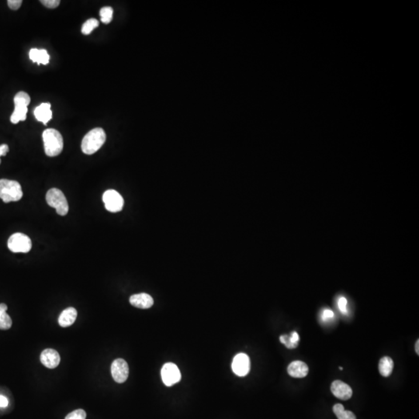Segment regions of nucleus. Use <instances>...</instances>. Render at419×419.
Listing matches in <instances>:
<instances>
[{
  "mask_svg": "<svg viewBox=\"0 0 419 419\" xmlns=\"http://www.w3.org/2000/svg\"><path fill=\"white\" fill-rule=\"evenodd\" d=\"M340 369H341V370H342V369H343V368H342V367H340Z\"/></svg>",
  "mask_w": 419,
  "mask_h": 419,
  "instance_id": "33",
  "label": "nucleus"
},
{
  "mask_svg": "<svg viewBox=\"0 0 419 419\" xmlns=\"http://www.w3.org/2000/svg\"><path fill=\"white\" fill-rule=\"evenodd\" d=\"M288 372L289 376L294 378H304L308 374L309 369L305 363L300 360H296L289 364L288 368Z\"/></svg>",
  "mask_w": 419,
  "mask_h": 419,
  "instance_id": "12",
  "label": "nucleus"
},
{
  "mask_svg": "<svg viewBox=\"0 0 419 419\" xmlns=\"http://www.w3.org/2000/svg\"><path fill=\"white\" fill-rule=\"evenodd\" d=\"M233 372L238 377H245L250 370V360L245 353H239L235 356L232 362Z\"/></svg>",
  "mask_w": 419,
  "mask_h": 419,
  "instance_id": "9",
  "label": "nucleus"
},
{
  "mask_svg": "<svg viewBox=\"0 0 419 419\" xmlns=\"http://www.w3.org/2000/svg\"><path fill=\"white\" fill-rule=\"evenodd\" d=\"M8 152H9V146L7 145L4 144L0 145V157L6 156Z\"/></svg>",
  "mask_w": 419,
  "mask_h": 419,
  "instance_id": "30",
  "label": "nucleus"
},
{
  "mask_svg": "<svg viewBox=\"0 0 419 419\" xmlns=\"http://www.w3.org/2000/svg\"><path fill=\"white\" fill-rule=\"evenodd\" d=\"M29 55H30L31 61L36 62L38 65H41V64L47 65V64H49V59H50L49 53L45 49H41V50L36 49H31L30 51V53H29Z\"/></svg>",
  "mask_w": 419,
  "mask_h": 419,
  "instance_id": "16",
  "label": "nucleus"
},
{
  "mask_svg": "<svg viewBox=\"0 0 419 419\" xmlns=\"http://www.w3.org/2000/svg\"><path fill=\"white\" fill-rule=\"evenodd\" d=\"M46 201L49 206L55 208L56 212L61 216H65L69 212V204L63 192L53 188L46 194Z\"/></svg>",
  "mask_w": 419,
  "mask_h": 419,
  "instance_id": "4",
  "label": "nucleus"
},
{
  "mask_svg": "<svg viewBox=\"0 0 419 419\" xmlns=\"http://www.w3.org/2000/svg\"><path fill=\"white\" fill-rule=\"evenodd\" d=\"M0 163H1V159H0Z\"/></svg>",
  "mask_w": 419,
  "mask_h": 419,
  "instance_id": "34",
  "label": "nucleus"
},
{
  "mask_svg": "<svg viewBox=\"0 0 419 419\" xmlns=\"http://www.w3.org/2000/svg\"><path fill=\"white\" fill-rule=\"evenodd\" d=\"M379 372L383 377H388L392 374L393 369V362L392 358L384 356L379 363Z\"/></svg>",
  "mask_w": 419,
  "mask_h": 419,
  "instance_id": "17",
  "label": "nucleus"
},
{
  "mask_svg": "<svg viewBox=\"0 0 419 419\" xmlns=\"http://www.w3.org/2000/svg\"><path fill=\"white\" fill-rule=\"evenodd\" d=\"M334 316L335 314L333 311L328 309V308L323 309L322 312H321V317L324 321H330L331 319L334 317Z\"/></svg>",
  "mask_w": 419,
  "mask_h": 419,
  "instance_id": "28",
  "label": "nucleus"
},
{
  "mask_svg": "<svg viewBox=\"0 0 419 419\" xmlns=\"http://www.w3.org/2000/svg\"><path fill=\"white\" fill-rule=\"evenodd\" d=\"M336 304H337L338 308L340 309V312L344 314H348V299L343 295H340L336 298Z\"/></svg>",
  "mask_w": 419,
  "mask_h": 419,
  "instance_id": "25",
  "label": "nucleus"
},
{
  "mask_svg": "<svg viewBox=\"0 0 419 419\" xmlns=\"http://www.w3.org/2000/svg\"><path fill=\"white\" fill-rule=\"evenodd\" d=\"M30 103V96L25 92H19L14 97V104L15 105H23V106H28Z\"/></svg>",
  "mask_w": 419,
  "mask_h": 419,
  "instance_id": "21",
  "label": "nucleus"
},
{
  "mask_svg": "<svg viewBox=\"0 0 419 419\" xmlns=\"http://www.w3.org/2000/svg\"><path fill=\"white\" fill-rule=\"evenodd\" d=\"M41 3L46 7L49 9H54L59 6V0H42L41 1Z\"/></svg>",
  "mask_w": 419,
  "mask_h": 419,
  "instance_id": "27",
  "label": "nucleus"
},
{
  "mask_svg": "<svg viewBox=\"0 0 419 419\" xmlns=\"http://www.w3.org/2000/svg\"><path fill=\"white\" fill-rule=\"evenodd\" d=\"M113 10L111 7L106 6V7L102 8L100 11V16H101V21L105 25H107L111 22L113 19Z\"/></svg>",
  "mask_w": 419,
  "mask_h": 419,
  "instance_id": "24",
  "label": "nucleus"
},
{
  "mask_svg": "<svg viewBox=\"0 0 419 419\" xmlns=\"http://www.w3.org/2000/svg\"><path fill=\"white\" fill-rule=\"evenodd\" d=\"M27 113V106L23 105H15L14 111L12 113L10 121L13 124H17L20 121H25Z\"/></svg>",
  "mask_w": 419,
  "mask_h": 419,
  "instance_id": "18",
  "label": "nucleus"
},
{
  "mask_svg": "<svg viewBox=\"0 0 419 419\" xmlns=\"http://www.w3.org/2000/svg\"><path fill=\"white\" fill-rule=\"evenodd\" d=\"M111 373L113 380L118 384L126 381L129 375V367L128 364L123 359H117L111 365Z\"/></svg>",
  "mask_w": 419,
  "mask_h": 419,
  "instance_id": "8",
  "label": "nucleus"
},
{
  "mask_svg": "<svg viewBox=\"0 0 419 419\" xmlns=\"http://www.w3.org/2000/svg\"><path fill=\"white\" fill-rule=\"evenodd\" d=\"M12 326V319L6 312L0 311V329L8 330Z\"/></svg>",
  "mask_w": 419,
  "mask_h": 419,
  "instance_id": "23",
  "label": "nucleus"
},
{
  "mask_svg": "<svg viewBox=\"0 0 419 419\" xmlns=\"http://www.w3.org/2000/svg\"><path fill=\"white\" fill-rule=\"evenodd\" d=\"M34 116L40 122L46 125L52 117V111L51 104L49 103H43L34 109Z\"/></svg>",
  "mask_w": 419,
  "mask_h": 419,
  "instance_id": "14",
  "label": "nucleus"
},
{
  "mask_svg": "<svg viewBox=\"0 0 419 419\" xmlns=\"http://www.w3.org/2000/svg\"><path fill=\"white\" fill-rule=\"evenodd\" d=\"M103 201L106 209L112 213L121 211L125 203L121 195L114 189L106 190L103 196Z\"/></svg>",
  "mask_w": 419,
  "mask_h": 419,
  "instance_id": "6",
  "label": "nucleus"
},
{
  "mask_svg": "<svg viewBox=\"0 0 419 419\" xmlns=\"http://www.w3.org/2000/svg\"><path fill=\"white\" fill-rule=\"evenodd\" d=\"M8 248L14 253H26L32 248L30 237L23 233L12 235L8 240Z\"/></svg>",
  "mask_w": 419,
  "mask_h": 419,
  "instance_id": "5",
  "label": "nucleus"
},
{
  "mask_svg": "<svg viewBox=\"0 0 419 419\" xmlns=\"http://www.w3.org/2000/svg\"><path fill=\"white\" fill-rule=\"evenodd\" d=\"M280 341L283 344L287 346L288 349H295L298 345L299 335L297 332H293L291 333V336H288L287 335H284L280 337Z\"/></svg>",
  "mask_w": 419,
  "mask_h": 419,
  "instance_id": "19",
  "label": "nucleus"
},
{
  "mask_svg": "<svg viewBox=\"0 0 419 419\" xmlns=\"http://www.w3.org/2000/svg\"><path fill=\"white\" fill-rule=\"evenodd\" d=\"M331 391L335 397L343 401L349 400L352 397V388L341 380H335L331 386Z\"/></svg>",
  "mask_w": 419,
  "mask_h": 419,
  "instance_id": "10",
  "label": "nucleus"
},
{
  "mask_svg": "<svg viewBox=\"0 0 419 419\" xmlns=\"http://www.w3.org/2000/svg\"><path fill=\"white\" fill-rule=\"evenodd\" d=\"M22 2L21 0H9L7 3L10 9H13V10H17L19 8L21 7Z\"/></svg>",
  "mask_w": 419,
  "mask_h": 419,
  "instance_id": "29",
  "label": "nucleus"
},
{
  "mask_svg": "<svg viewBox=\"0 0 419 419\" xmlns=\"http://www.w3.org/2000/svg\"><path fill=\"white\" fill-rule=\"evenodd\" d=\"M106 139V133L103 128H94L88 132L82 139L81 145L82 152L85 155L94 154L104 145Z\"/></svg>",
  "mask_w": 419,
  "mask_h": 419,
  "instance_id": "2",
  "label": "nucleus"
},
{
  "mask_svg": "<svg viewBox=\"0 0 419 419\" xmlns=\"http://www.w3.org/2000/svg\"><path fill=\"white\" fill-rule=\"evenodd\" d=\"M130 303L131 305L141 309H148L154 304L153 298L148 293H141L132 295L130 297Z\"/></svg>",
  "mask_w": 419,
  "mask_h": 419,
  "instance_id": "13",
  "label": "nucleus"
},
{
  "mask_svg": "<svg viewBox=\"0 0 419 419\" xmlns=\"http://www.w3.org/2000/svg\"><path fill=\"white\" fill-rule=\"evenodd\" d=\"M419 340H417L416 344V352H417V354L419 355Z\"/></svg>",
  "mask_w": 419,
  "mask_h": 419,
  "instance_id": "32",
  "label": "nucleus"
},
{
  "mask_svg": "<svg viewBox=\"0 0 419 419\" xmlns=\"http://www.w3.org/2000/svg\"><path fill=\"white\" fill-rule=\"evenodd\" d=\"M43 141L45 154L49 157H55L61 154L63 150V137L55 129L49 128L43 132Z\"/></svg>",
  "mask_w": 419,
  "mask_h": 419,
  "instance_id": "1",
  "label": "nucleus"
},
{
  "mask_svg": "<svg viewBox=\"0 0 419 419\" xmlns=\"http://www.w3.org/2000/svg\"><path fill=\"white\" fill-rule=\"evenodd\" d=\"M23 197L21 184L15 180H0V199L4 203L17 202Z\"/></svg>",
  "mask_w": 419,
  "mask_h": 419,
  "instance_id": "3",
  "label": "nucleus"
},
{
  "mask_svg": "<svg viewBox=\"0 0 419 419\" xmlns=\"http://www.w3.org/2000/svg\"><path fill=\"white\" fill-rule=\"evenodd\" d=\"M61 358L59 353L53 349H47L41 354V362L43 365L49 369H54L59 365Z\"/></svg>",
  "mask_w": 419,
  "mask_h": 419,
  "instance_id": "11",
  "label": "nucleus"
},
{
  "mask_svg": "<svg viewBox=\"0 0 419 419\" xmlns=\"http://www.w3.org/2000/svg\"><path fill=\"white\" fill-rule=\"evenodd\" d=\"M100 25V23L97 21V19L92 18L88 20L86 22L82 25V33L85 35H88L90 34L95 28H97Z\"/></svg>",
  "mask_w": 419,
  "mask_h": 419,
  "instance_id": "22",
  "label": "nucleus"
},
{
  "mask_svg": "<svg viewBox=\"0 0 419 419\" xmlns=\"http://www.w3.org/2000/svg\"><path fill=\"white\" fill-rule=\"evenodd\" d=\"M77 317V311L74 308H68L61 312L58 317V324L62 328H67L74 324Z\"/></svg>",
  "mask_w": 419,
  "mask_h": 419,
  "instance_id": "15",
  "label": "nucleus"
},
{
  "mask_svg": "<svg viewBox=\"0 0 419 419\" xmlns=\"http://www.w3.org/2000/svg\"><path fill=\"white\" fill-rule=\"evenodd\" d=\"M8 404H9V401H8V399L6 398V397H4V396H2V395H0V407H2V408H5V407L8 406Z\"/></svg>",
  "mask_w": 419,
  "mask_h": 419,
  "instance_id": "31",
  "label": "nucleus"
},
{
  "mask_svg": "<svg viewBox=\"0 0 419 419\" xmlns=\"http://www.w3.org/2000/svg\"><path fill=\"white\" fill-rule=\"evenodd\" d=\"M161 378L167 387L174 385L181 380V373L176 364L168 363L163 366L161 372Z\"/></svg>",
  "mask_w": 419,
  "mask_h": 419,
  "instance_id": "7",
  "label": "nucleus"
},
{
  "mask_svg": "<svg viewBox=\"0 0 419 419\" xmlns=\"http://www.w3.org/2000/svg\"><path fill=\"white\" fill-rule=\"evenodd\" d=\"M333 412L337 416L338 419H356L354 413L350 411H345L343 405L341 404H335Z\"/></svg>",
  "mask_w": 419,
  "mask_h": 419,
  "instance_id": "20",
  "label": "nucleus"
},
{
  "mask_svg": "<svg viewBox=\"0 0 419 419\" xmlns=\"http://www.w3.org/2000/svg\"><path fill=\"white\" fill-rule=\"evenodd\" d=\"M86 419V413L82 409H77L73 411L68 415L65 419Z\"/></svg>",
  "mask_w": 419,
  "mask_h": 419,
  "instance_id": "26",
  "label": "nucleus"
}]
</instances>
